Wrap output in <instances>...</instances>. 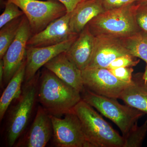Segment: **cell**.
Here are the masks:
<instances>
[{
  "label": "cell",
  "instance_id": "ac0fdd59",
  "mask_svg": "<svg viewBox=\"0 0 147 147\" xmlns=\"http://www.w3.org/2000/svg\"><path fill=\"white\" fill-rule=\"evenodd\" d=\"M26 59L13 75L3 92L0 99V120L1 121L10 104L21 94L26 71Z\"/></svg>",
  "mask_w": 147,
  "mask_h": 147
},
{
  "label": "cell",
  "instance_id": "44dd1931",
  "mask_svg": "<svg viewBox=\"0 0 147 147\" xmlns=\"http://www.w3.org/2000/svg\"><path fill=\"white\" fill-rule=\"evenodd\" d=\"M147 133V120L141 126L136 124L124 137L123 147H140Z\"/></svg>",
  "mask_w": 147,
  "mask_h": 147
},
{
  "label": "cell",
  "instance_id": "f546056e",
  "mask_svg": "<svg viewBox=\"0 0 147 147\" xmlns=\"http://www.w3.org/2000/svg\"><path fill=\"white\" fill-rule=\"evenodd\" d=\"M136 3L138 4H147V0H137Z\"/></svg>",
  "mask_w": 147,
  "mask_h": 147
},
{
  "label": "cell",
  "instance_id": "83f0119b",
  "mask_svg": "<svg viewBox=\"0 0 147 147\" xmlns=\"http://www.w3.org/2000/svg\"><path fill=\"white\" fill-rule=\"evenodd\" d=\"M4 61L3 59L0 60V85L1 88H3V78L4 74Z\"/></svg>",
  "mask_w": 147,
  "mask_h": 147
},
{
  "label": "cell",
  "instance_id": "7c38bea8",
  "mask_svg": "<svg viewBox=\"0 0 147 147\" xmlns=\"http://www.w3.org/2000/svg\"><path fill=\"white\" fill-rule=\"evenodd\" d=\"M76 38L50 46H27L24 83L31 80L40 69L53 58L61 53L66 52Z\"/></svg>",
  "mask_w": 147,
  "mask_h": 147
},
{
  "label": "cell",
  "instance_id": "4dcf8cb0",
  "mask_svg": "<svg viewBox=\"0 0 147 147\" xmlns=\"http://www.w3.org/2000/svg\"><path fill=\"white\" fill-rule=\"evenodd\" d=\"M146 84V86L147 88V82H146V84Z\"/></svg>",
  "mask_w": 147,
  "mask_h": 147
},
{
  "label": "cell",
  "instance_id": "484cf974",
  "mask_svg": "<svg viewBox=\"0 0 147 147\" xmlns=\"http://www.w3.org/2000/svg\"><path fill=\"white\" fill-rule=\"evenodd\" d=\"M137 0H101L105 11L120 8L129 5L137 1Z\"/></svg>",
  "mask_w": 147,
  "mask_h": 147
},
{
  "label": "cell",
  "instance_id": "52a82bcc",
  "mask_svg": "<svg viewBox=\"0 0 147 147\" xmlns=\"http://www.w3.org/2000/svg\"><path fill=\"white\" fill-rule=\"evenodd\" d=\"M63 119L50 115L53 140L57 147H93L87 139L79 118L73 110Z\"/></svg>",
  "mask_w": 147,
  "mask_h": 147
},
{
  "label": "cell",
  "instance_id": "9c48e42d",
  "mask_svg": "<svg viewBox=\"0 0 147 147\" xmlns=\"http://www.w3.org/2000/svg\"><path fill=\"white\" fill-rule=\"evenodd\" d=\"M32 36L29 21L24 14L17 34L2 59L4 65V86L7 85L26 60L27 43Z\"/></svg>",
  "mask_w": 147,
  "mask_h": 147
},
{
  "label": "cell",
  "instance_id": "277c9868",
  "mask_svg": "<svg viewBox=\"0 0 147 147\" xmlns=\"http://www.w3.org/2000/svg\"><path fill=\"white\" fill-rule=\"evenodd\" d=\"M40 72L29 82L24 83L21 94L11 110L6 129V141L9 147L14 146L28 123L37 100Z\"/></svg>",
  "mask_w": 147,
  "mask_h": 147
},
{
  "label": "cell",
  "instance_id": "4fadbf2b",
  "mask_svg": "<svg viewBox=\"0 0 147 147\" xmlns=\"http://www.w3.org/2000/svg\"><path fill=\"white\" fill-rule=\"evenodd\" d=\"M53 137V124L50 115L42 106H39L28 131L14 146L44 147Z\"/></svg>",
  "mask_w": 147,
  "mask_h": 147
},
{
  "label": "cell",
  "instance_id": "3957f363",
  "mask_svg": "<svg viewBox=\"0 0 147 147\" xmlns=\"http://www.w3.org/2000/svg\"><path fill=\"white\" fill-rule=\"evenodd\" d=\"M136 2L120 8L105 11L88 24L90 30L95 36H110L126 37L141 31L135 17Z\"/></svg>",
  "mask_w": 147,
  "mask_h": 147
},
{
  "label": "cell",
  "instance_id": "2e32d148",
  "mask_svg": "<svg viewBox=\"0 0 147 147\" xmlns=\"http://www.w3.org/2000/svg\"><path fill=\"white\" fill-rule=\"evenodd\" d=\"M104 11L101 0H82L71 12V31L79 34L90 21Z\"/></svg>",
  "mask_w": 147,
  "mask_h": 147
},
{
  "label": "cell",
  "instance_id": "6da1fadb",
  "mask_svg": "<svg viewBox=\"0 0 147 147\" xmlns=\"http://www.w3.org/2000/svg\"><path fill=\"white\" fill-rule=\"evenodd\" d=\"M80 92L44 67L40 72L38 100L48 114L59 117L73 110L81 100Z\"/></svg>",
  "mask_w": 147,
  "mask_h": 147
},
{
  "label": "cell",
  "instance_id": "9a60e30c",
  "mask_svg": "<svg viewBox=\"0 0 147 147\" xmlns=\"http://www.w3.org/2000/svg\"><path fill=\"white\" fill-rule=\"evenodd\" d=\"M95 36L87 25L65 52L67 58L82 71L88 66L94 49Z\"/></svg>",
  "mask_w": 147,
  "mask_h": 147
},
{
  "label": "cell",
  "instance_id": "d4e9b609",
  "mask_svg": "<svg viewBox=\"0 0 147 147\" xmlns=\"http://www.w3.org/2000/svg\"><path fill=\"white\" fill-rule=\"evenodd\" d=\"M110 70L114 76L122 82L129 84L132 82V73L134 71L132 67H119Z\"/></svg>",
  "mask_w": 147,
  "mask_h": 147
},
{
  "label": "cell",
  "instance_id": "ba28073f",
  "mask_svg": "<svg viewBox=\"0 0 147 147\" xmlns=\"http://www.w3.org/2000/svg\"><path fill=\"white\" fill-rule=\"evenodd\" d=\"M85 88L96 94L117 99L129 84L122 82L105 68H87L82 70Z\"/></svg>",
  "mask_w": 147,
  "mask_h": 147
},
{
  "label": "cell",
  "instance_id": "cb8c5ba5",
  "mask_svg": "<svg viewBox=\"0 0 147 147\" xmlns=\"http://www.w3.org/2000/svg\"><path fill=\"white\" fill-rule=\"evenodd\" d=\"M139 60H137L136 57L131 55H126L117 58L113 61L108 69H113L121 67H132L135 66L139 63Z\"/></svg>",
  "mask_w": 147,
  "mask_h": 147
},
{
  "label": "cell",
  "instance_id": "5b68a950",
  "mask_svg": "<svg viewBox=\"0 0 147 147\" xmlns=\"http://www.w3.org/2000/svg\"><path fill=\"white\" fill-rule=\"evenodd\" d=\"M81 96L82 100L115 124L123 137L145 114L129 105L121 104L117 99L96 94L86 88Z\"/></svg>",
  "mask_w": 147,
  "mask_h": 147
},
{
  "label": "cell",
  "instance_id": "7a4b0ae2",
  "mask_svg": "<svg viewBox=\"0 0 147 147\" xmlns=\"http://www.w3.org/2000/svg\"><path fill=\"white\" fill-rule=\"evenodd\" d=\"M93 147H123L124 139L92 106L82 99L73 109Z\"/></svg>",
  "mask_w": 147,
  "mask_h": 147
},
{
  "label": "cell",
  "instance_id": "e0dca14e",
  "mask_svg": "<svg viewBox=\"0 0 147 147\" xmlns=\"http://www.w3.org/2000/svg\"><path fill=\"white\" fill-rule=\"evenodd\" d=\"M120 99L126 105L147 114V88L143 73L135 75L131 83L124 90Z\"/></svg>",
  "mask_w": 147,
  "mask_h": 147
},
{
  "label": "cell",
  "instance_id": "d6986e66",
  "mask_svg": "<svg viewBox=\"0 0 147 147\" xmlns=\"http://www.w3.org/2000/svg\"><path fill=\"white\" fill-rule=\"evenodd\" d=\"M120 39L131 56L142 59L147 65V32L141 30L135 34Z\"/></svg>",
  "mask_w": 147,
  "mask_h": 147
},
{
  "label": "cell",
  "instance_id": "7402d4cb",
  "mask_svg": "<svg viewBox=\"0 0 147 147\" xmlns=\"http://www.w3.org/2000/svg\"><path fill=\"white\" fill-rule=\"evenodd\" d=\"M5 8L0 16V28L13 19L24 15V12L15 4L7 1Z\"/></svg>",
  "mask_w": 147,
  "mask_h": 147
},
{
  "label": "cell",
  "instance_id": "8992f818",
  "mask_svg": "<svg viewBox=\"0 0 147 147\" xmlns=\"http://www.w3.org/2000/svg\"><path fill=\"white\" fill-rule=\"evenodd\" d=\"M18 6L27 17L32 36L42 31L52 21L67 13L57 0H7Z\"/></svg>",
  "mask_w": 147,
  "mask_h": 147
},
{
  "label": "cell",
  "instance_id": "30bf717a",
  "mask_svg": "<svg viewBox=\"0 0 147 147\" xmlns=\"http://www.w3.org/2000/svg\"><path fill=\"white\" fill-rule=\"evenodd\" d=\"M71 12H67L50 23L42 31L32 36L27 46L45 47L76 38L79 34L71 31L69 26Z\"/></svg>",
  "mask_w": 147,
  "mask_h": 147
},
{
  "label": "cell",
  "instance_id": "8fae6325",
  "mask_svg": "<svg viewBox=\"0 0 147 147\" xmlns=\"http://www.w3.org/2000/svg\"><path fill=\"white\" fill-rule=\"evenodd\" d=\"M126 55H131L120 38L106 35L96 36L93 53L87 68H108L117 58Z\"/></svg>",
  "mask_w": 147,
  "mask_h": 147
},
{
  "label": "cell",
  "instance_id": "4316f807",
  "mask_svg": "<svg viewBox=\"0 0 147 147\" xmlns=\"http://www.w3.org/2000/svg\"><path fill=\"white\" fill-rule=\"evenodd\" d=\"M62 3L66 8L67 12L70 13L73 11L77 5L82 0H57Z\"/></svg>",
  "mask_w": 147,
  "mask_h": 147
},
{
  "label": "cell",
  "instance_id": "603a6c76",
  "mask_svg": "<svg viewBox=\"0 0 147 147\" xmlns=\"http://www.w3.org/2000/svg\"><path fill=\"white\" fill-rule=\"evenodd\" d=\"M135 17L140 30L147 33V4L137 3Z\"/></svg>",
  "mask_w": 147,
  "mask_h": 147
},
{
  "label": "cell",
  "instance_id": "ffe728a7",
  "mask_svg": "<svg viewBox=\"0 0 147 147\" xmlns=\"http://www.w3.org/2000/svg\"><path fill=\"white\" fill-rule=\"evenodd\" d=\"M23 16L9 22L0 30V59H2L9 45L15 38Z\"/></svg>",
  "mask_w": 147,
  "mask_h": 147
},
{
  "label": "cell",
  "instance_id": "f1b7e54d",
  "mask_svg": "<svg viewBox=\"0 0 147 147\" xmlns=\"http://www.w3.org/2000/svg\"><path fill=\"white\" fill-rule=\"evenodd\" d=\"M143 79L144 81L145 84L147 82V65H146L145 70L144 73H143Z\"/></svg>",
  "mask_w": 147,
  "mask_h": 147
},
{
  "label": "cell",
  "instance_id": "5bb4252c",
  "mask_svg": "<svg viewBox=\"0 0 147 147\" xmlns=\"http://www.w3.org/2000/svg\"><path fill=\"white\" fill-rule=\"evenodd\" d=\"M43 67L81 93L85 90L82 71L67 58L65 52L57 55Z\"/></svg>",
  "mask_w": 147,
  "mask_h": 147
}]
</instances>
